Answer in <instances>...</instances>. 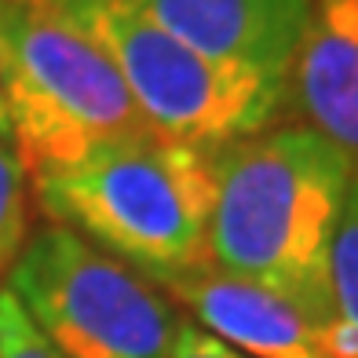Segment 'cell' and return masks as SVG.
I'll return each mask as SVG.
<instances>
[{"instance_id":"6da1fadb","label":"cell","mask_w":358,"mask_h":358,"mask_svg":"<svg viewBox=\"0 0 358 358\" xmlns=\"http://www.w3.org/2000/svg\"><path fill=\"white\" fill-rule=\"evenodd\" d=\"M208 259L282 296L329 336V249L351 161L307 124H271L213 150Z\"/></svg>"},{"instance_id":"7a4b0ae2","label":"cell","mask_w":358,"mask_h":358,"mask_svg":"<svg viewBox=\"0 0 358 358\" xmlns=\"http://www.w3.org/2000/svg\"><path fill=\"white\" fill-rule=\"evenodd\" d=\"M48 223H62L150 282L208 267L213 150L169 139L103 146L29 179Z\"/></svg>"},{"instance_id":"3957f363","label":"cell","mask_w":358,"mask_h":358,"mask_svg":"<svg viewBox=\"0 0 358 358\" xmlns=\"http://www.w3.org/2000/svg\"><path fill=\"white\" fill-rule=\"evenodd\" d=\"M0 95L29 179L157 136L99 41L59 0H0Z\"/></svg>"},{"instance_id":"277c9868","label":"cell","mask_w":358,"mask_h":358,"mask_svg":"<svg viewBox=\"0 0 358 358\" xmlns=\"http://www.w3.org/2000/svg\"><path fill=\"white\" fill-rule=\"evenodd\" d=\"M99 41L132 103L161 139L194 150L271 128L289 106V88L205 59L161 29L132 0H59Z\"/></svg>"},{"instance_id":"5b68a950","label":"cell","mask_w":358,"mask_h":358,"mask_svg":"<svg viewBox=\"0 0 358 358\" xmlns=\"http://www.w3.org/2000/svg\"><path fill=\"white\" fill-rule=\"evenodd\" d=\"M62 358H169L179 307L62 223L29 231L4 282Z\"/></svg>"},{"instance_id":"8992f818","label":"cell","mask_w":358,"mask_h":358,"mask_svg":"<svg viewBox=\"0 0 358 358\" xmlns=\"http://www.w3.org/2000/svg\"><path fill=\"white\" fill-rule=\"evenodd\" d=\"M205 59L289 88L311 0H132Z\"/></svg>"},{"instance_id":"52a82bcc","label":"cell","mask_w":358,"mask_h":358,"mask_svg":"<svg viewBox=\"0 0 358 358\" xmlns=\"http://www.w3.org/2000/svg\"><path fill=\"white\" fill-rule=\"evenodd\" d=\"M154 285L176 307H187L194 325L249 358H336L329 336L292 303L213 264Z\"/></svg>"},{"instance_id":"ba28073f","label":"cell","mask_w":358,"mask_h":358,"mask_svg":"<svg viewBox=\"0 0 358 358\" xmlns=\"http://www.w3.org/2000/svg\"><path fill=\"white\" fill-rule=\"evenodd\" d=\"M289 99L300 124L325 136L358 169V0H311Z\"/></svg>"},{"instance_id":"9c48e42d","label":"cell","mask_w":358,"mask_h":358,"mask_svg":"<svg viewBox=\"0 0 358 358\" xmlns=\"http://www.w3.org/2000/svg\"><path fill=\"white\" fill-rule=\"evenodd\" d=\"M329 285H333V329L329 348L336 358H358V169L344 194V208L336 220L329 249Z\"/></svg>"},{"instance_id":"30bf717a","label":"cell","mask_w":358,"mask_h":358,"mask_svg":"<svg viewBox=\"0 0 358 358\" xmlns=\"http://www.w3.org/2000/svg\"><path fill=\"white\" fill-rule=\"evenodd\" d=\"M29 172L22 169L19 154L11 143H0V289L19 259L26 238H29Z\"/></svg>"},{"instance_id":"8fae6325","label":"cell","mask_w":358,"mask_h":358,"mask_svg":"<svg viewBox=\"0 0 358 358\" xmlns=\"http://www.w3.org/2000/svg\"><path fill=\"white\" fill-rule=\"evenodd\" d=\"M0 358H62L52 344L44 340L15 292L4 285L0 289Z\"/></svg>"},{"instance_id":"7c38bea8","label":"cell","mask_w":358,"mask_h":358,"mask_svg":"<svg viewBox=\"0 0 358 358\" xmlns=\"http://www.w3.org/2000/svg\"><path fill=\"white\" fill-rule=\"evenodd\" d=\"M169 358H249V355H241L238 348L223 344L220 336L205 333L201 325H194L190 318H183V322H179L176 340H172Z\"/></svg>"},{"instance_id":"4fadbf2b","label":"cell","mask_w":358,"mask_h":358,"mask_svg":"<svg viewBox=\"0 0 358 358\" xmlns=\"http://www.w3.org/2000/svg\"><path fill=\"white\" fill-rule=\"evenodd\" d=\"M0 143H11V124H8V110H4V95H0Z\"/></svg>"}]
</instances>
